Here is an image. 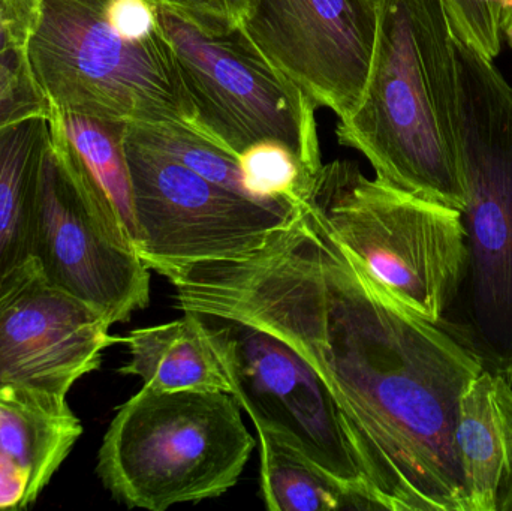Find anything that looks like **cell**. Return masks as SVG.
Returning <instances> with one entry per match:
<instances>
[{
  "label": "cell",
  "mask_w": 512,
  "mask_h": 511,
  "mask_svg": "<svg viewBox=\"0 0 512 511\" xmlns=\"http://www.w3.org/2000/svg\"><path fill=\"white\" fill-rule=\"evenodd\" d=\"M167 279L180 311L259 327L313 369L382 510L471 511L457 414L483 366L370 275L309 204L256 251Z\"/></svg>",
  "instance_id": "6da1fadb"
},
{
  "label": "cell",
  "mask_w": 512,
  "mask_h": 511,
  "mask_svg": "<svg viewBox=\"0 0 512 511\" xmlns=\"http://www.w3.org/2000/svg\"><path fill=\"white\" fill-rule=\"evenodd\" d=\"M339 144L376 177L445 206H465L459 72L445 0H381L369 78L337 120Z\"/></svg>",
  "instance_id": "7a4b0ae2"
},
{
  "label": "cell",
  "mask_w": 512,
  "mask_h": 511,
  "mask_svg": "<svg viewBox=\"0 0 512 511\" xmlns=\"http://www.w3.org/2000/svg\"><path fill=\"white\" fill-rule=\"evenodd\" d=\"M24 54L54 110L201 135L158 0H38Z\"/></svg>",
  "instance_id": "3957f363"
},
{
  "label": "cell",
  "mask_w": 512,
  "mask_h": 511,
  "mask_svg": "<svg viewBox=\"0 0 512 511\" xmlns=\"http://www.w3.org/2000/svg\"><path fill=\"white\" fill-rule=\"evenodd\" d=\"M459 72L466 267L456 336L512 383V86L453 30ZM450 311V312H451Z\"/></svg>",
  "instance_id": "277c9868"
},
{
  "label": "cell",
  "mask_w": 512,
  "mask_h": 511,
  "mask_svg": "<svg viewBox=\"0 0 512 511\" xmlns=\"http://www.w3.org/2000/svg\"><path fill=\"white\" fill-rule=\"evenodd\" d=\"M254 449L230 393L143 386L111 420L96 474L129 509L165 511L227 494Z\"/></svg>",
  "instance_id": "5b68a950"
},
{
  "label": "cell",
  "mask_w": 512,
  "mask_h": 511,
  "mask_svg": "<svg viewBox=\"0 0 512 511\" xmlns=\"http://www.w3.org/2000/svg\"><path fill=\"white\" fill-rule=\"evenodd\" d=\"M301 201L391 293L432 323H444L465 276L459 210L369 179L348 159L322 164Z\"/></svg>",
  "instance_id": "8992f818"
},
{
  "label": "cell",
  "mask_w": 512,
  "mask_h": 511,
  "mask_svg": "<svg viewBox=\"0 0 512 511\" xmlns=\"http://www.w3.org/2000/svg\"><path fill=\"white\" fill-rule=\"evenodd\" d=\"M159 21L207 140L239 156L261 141L288 147L307 176L322 167L316 107L240 27L207 23L159 3Z\"/></svg>",
  "instance_id": "52a82bcc"
},
{
  "label": "cell",
  "mask_w": 512,
  "mask_h": 511,
  "mask_svg": "<svg viewBox=\"0 0 512 511\" xmlns=\"http://www.w3.org/2000/svg\"><path fill=\"white\" fill-rule=\"evenodd\" d=\"M123 149L137 254L149 270L165 278L191 264L256 251L300 210V203L256 200L218 185L144 143L128 125Z\"/></svg>",
  "instance_id": "ba28073f"
},
{
  "label": "cell",
  "mask_w": 512,
  "mask_h": 511,
  "mask_svg": "<svg viewBox=\"0 0 512 511\" xmlns=\"http://www.w3.org/2000/svg\"><path fill=\"white\" fill-rule=\"evenodd\" d=\"M212 347L231 395L255 428L273 432L337 483L382 510L342 413L313 369L259 327L191 312Z\"/></svg>",
  "instance_id": "9c48e42d"
},
{
  "label": "cell",
  "mask_w": 512,
  "mask_h": 511,
  "mask_svg": "<svg viewBox=\"0 0 512 511\" xmlns=\"http://www.w3.org/2000/svg\"><path fill=\"white\" fill-rule=\"evenodd\" d=\"M33 257L51 285L101 312L111 326L149 305V267L107 198L51 135L39 170Z\"/></svg>",
  "instance_id": "30bf717a"
},
{
  "label": "cell",
  "mask_w": 512,
  "mask_h": 511,
  "mask_svg": "<svg viewBox=\"0 0 512 511\" xmlns=\"http://www.w3.org/2000/svg\"><path fill=\"white\" fill-rule=\"evenodd\" d=\"M376 27L372 0H255L240 29L316 107L339 120L363 96Z\"/></svg>",
  "instance_id": "8fae6325"
},
{
  "label": "cell",
  "mask_w": 512,
  "mask_h": 511,
  "mask_svg": "<svg viewBox=\"0 0 512 511\" xmlns=\"http://www.w3.org/2000/svg\"><path fill=\"white\" fill-rule=\"evenodd\" d=\"M110 321L39 273L0 305V389L23 387L68 398L122 338Z\"/></svg>",
  "instance_id": "7c38bea8"
},
{
  "label": "cell",
  "mask_w": 512,
  "mask_h": 511,
  "mask_svg": "<svg viewBox=\"0 0 512 511\" xmlns=\"http://www.w3.org/2000/svg\"><path fill=\"white\" fill-rule=\"evenodd\" d=\"M81 434L68 398L0 389V510L35 503Z\"/></svg>",
  "instance_id": "4fadbf2b"
},
{
  "label": "cell",
  "mask_w": 512,
  "mask_h": 511,
  "mask_svg": "<svg viewBox=\"0 0 512 511\" xmlns=\"http://www.w3.org/2000/svg\"><path fill=\"white\" fill-rule=\"evenodd\" d=\"M50 116L0 128V305L38 276L33 225Z\"/></svg>",
  "instance_id": "5bb4252c"
},
{
  "label": "cell",
  "mask_w": 512,
  "mask_h": 511,
  "mask_svg": "<svg viewBox=\"0 0 512 511\" xmlns=\"http://www.w3.org/2000/svg\"><path fill=\"white\" fill-rule=\"evenodd\" d=\"M457 452L471 511H498L512 482V383L483 371L459 402Z\"/></svg>",
  "instance_id": "9a60e30c"
},
{
  "label": "cell",
  "mask_w": 512,
  "mask_h": 511,
  "mask_svg": "<svg viewBox=\"0 0 512 511\" xmlns=\"http://www.w3.org/2000/svg\"><path fill=\"white\" fill-rule=\"evenodd\" d=\"M122 344L131 359L119 369L120 374L140 377L150 389L231 395L230 383L191 312H183L182 318L171 323L132 330Z\"/></svg>",
  "instance_id": "2e32d148"
},
{
  "label": "cell",
  "mask_w": 512,
  "mask_h": 511,
  "mask_svg": "<svg viewBox=\"0 0 512 511\" xmlns=\"http://www.w3.org/2000/svg\"><path fill=\"white\" fill-rule=\"evenodd\" d=\"M50 135L107 198L137 251L131 180L123 149L125 123L51 108Z\"/></svg>",
  "instance_id": "e0dca14e"
},
{
  "label": "cell",
  "mask_w": 512,
  "mask_h": 511,
  "mask_svg": "<svg viewBox=\"0 0 512 511\" xmlns=\"http://www.w3.org/2000/svg\"><path fill=\"white\" fill-rule=\"evenodd\" d=\"M261 497L270 511L373 510L273 432L256 428Z\"/></svg>",
  "instance_id": "ac0fdd59"
},
{
  "label": "cell",
  "mask_w": 512,
  "mask_h": 511,
  "mask_svg": "<svg viewBox=\"0 0 512 511\" xmlns=\"http://www.w3.org/2000/svg\"><path fill=\"white\" fill-rule=\"evenodd\" d=\"M128 126L144 143L168 153L200 176L251 197L246 192L239 159L198 132L177 125Z\"/></svg>",
  "instance_id": "d6986e66"
},
{
  "label": "cell",
  "mask_w": 512,
  "mask_h": 511,
  "mask_svg": "<svg viewBox=\"0 0 512 511\" xmlns=\"http://www.w3.org/2000/svg\"><path fill=\"white\" fill-rule=\"evenodd\" d=\"M246 192L256 200L301 203L309 176L297 156L277 141H261L239 156Z\"/></svg>",
  "instance_id": "ffe728a7"
},
{
  "label": "cell",
  "mask_w": 512,
  "mask_h": 511,
  "mask_svg": "<svg viewBox=\"0 0 512 511\" xmlns=\"http://www.w3.org/2000/svg\"><path fill=\"white\" fill-rule=\"evenodd\" d=\"M50 102L30 74L24 50L0 59V128L33 116H50Z\"/></svg>",
  "instance_id": "44dd1931"
},
{
  "label": "cell",
  "mask_w": 512,
  "mask_h": 511,
  "mask_svg": "<svg viewBox=\"0 0 512 511\" xmlns=\"http://www.w3.org/2000/svg\"><path fill=\"white\" fill-rule=\"evenodd\" d=\"M454 33L495 59L502 48L501 15L495 0H445Z\"/></svg>",
  "instance_id": "7402d4cb"
},
{
  "label": "cell",
  "mask_w": 512,
  "mask_h": 511,
  "mask_svg": "<svg viewBox=\"0 0 512 511\" xmlns=\"http://www.w3.org/2000/svg\"><path fill=\"white\" fill-rule=\"evenodd\" d=\"M38 0H0V59L26 47Z\"/></svg>",
  "instance_id": "603a6c76"
},
{
  "label": "cell",
  "mask_w": 512,
  "mask_h": 511,
  "mask_svg": "<svg viewBox=\"0 0 512 511\" xmlns=\"http://www.w3.org/2000/svg\"><path fill=\"white\" fill-rule=\"evenodd\" d=\"M162 5L188 12L207 23L242 27L255 0H158Z\"/></svg>",
  "instance_id": "cb8c5ba5"
},
{
  "label": "cell",
  "mask_w": 512,
  "mask_h": 511,
  "mask_svg": "<svg viewBox=\"0 0 512 511\" xmlns=\"http://www.w3.org/2000/svg\"><path fill=\"white\" fill-rule=\"evenodd\" d=\"M501 32L502 38L512 48V0H505L504 6H502Z\"/></svg>",
  "instance_id": "d4e9b609"
},
{
  "label": "cell",
  "mask_w": 512,
  "mask_h": 511,
  "mask_svg": "<svg viewBox=\"0 0 512 511\" xmlns=\"http://www.w3.org/2000/svg\"><path fill=\"white\" fill-rule=\"evenodd\" d=\"M498 511H512V482L499 501Z\"/></svg>",
  "instance_id": "484cf974"
},
{
  "label": "cell",
  "mask_w": 512,
  "mask_h": 511,
  "mask_svg": "<svg viewBox=\"0 0 512 511\" xmlns=\"http://www.w3.org/2000/svg\"><path fill=\"white\" fill-rule=\"evenodd\" d=\"M496 6H498L499 15L502 12V6H504L505 0H495Z\"/></svg>",
  "instance_id": "4316f807"
},
{
  "label": "cell",
  "mask_w": 512,
  "mask_h": 511,
  "mask_svg": "<svg viewBox=\"0 0 512 511\" xmlns=\"http://www.w3.org/2000/svg\"><path fill=\"white\" fill-rule=\"evenodd\" d=\"M373 3H376V5H379V2H381V0H372Z\"/></svg>",
  "instance_id": "83f0119b"
}]
</instances>
